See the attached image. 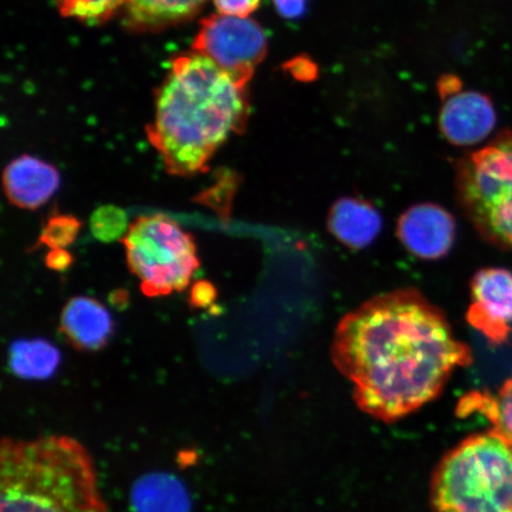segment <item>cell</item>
<instances>
[{
  "label": "cell",
  "mask_w": 512,
  "mask_h": 512,
  "mask_svg": "<svg viewBox=\"0 0 512 512\" xmlns=\"http://www.w3.org/2000/svg\"><path fill=\"white\" fill-rule=\"evenodd\" d=\"M126 0H56L61 14L89 23L104 22Z\"/></svg>",
  "instance_id": "e0dca14e"
},
{
  "label": "cell",
  "mask_w": 512,
  "mask_h": 512,
  "mask_svg": "<svg viewBox=\"0 0 512 512\" xmlns=\"http://www.w3.org/2000/svg\"><path fill=\"white\" fill-rule=\"evenodd\" d=\"M91 227L95 238L101 241L123 239L128 230L126 214L115 207L99 208L92 216Z\"/></svg>",
  "instance_id": "d6986e66"
},
{
  "label": "cell",
  "mask_w": 512,
  "mask_h": 512,
  "mask_svg": "<svg viewBox=\"0 0 512 512\" xmlns=\"http://www.w3.org/2000/svg\"><path fill=\"white\" fill-rule=\"evenodd\" d=\"M0 512H108L92 454L69 435L4 438Z\"/></svg>",
  "instance_id": "3957f363"
},
{
  "label": "cell",
  "mask_w": 512,
  "mask_h": 512,
  "mask_svg": "<svg viewBox=\"0 0 512 512\" xmlns=\"http://www.w3.org/2000/svg\"><path fill=\"white\" fill-rule=\"evenodd\" d=\"M217 298L216 287L207 280L197 281L191 287L190 304L197 309H206L213 305Z\"/></svg>",
  "instance_id": "44dd1931"
},
{
  "label": "cell",
  "mask_w": 512,
  "mask_h": 512,
  "mask_svg": "<svg viewBox=\"0 0 512 512\" xmlns=\"http://www.w3.org/2000/svg\"><path fill=\"white\" fill-rule=\"evenodd\" d=\"M192 48L246 88L267 53L264 29L252 19L226 15L204 18Z\"/></svg>",
  "instance_id": "52a82bcc"
},
{
  "label": "cell",
  "mask_w": 512,
  "mask_h": 512,
  "mask_svg": "<svg viewBox=\"0 0 512 512\" xmlns=\"http://www.w3.org/2000/svg\"><path fill=\"white\" fill-rule=\"evenodd\" d=\"M434 512H512V446L492 431L470 435L439 463Z\"/></svg>",
  "instance_id": "277c9868"
},
{
  "label": "cell",
  "mask_w": 512,
  "mask_h": 512,
  "mask_svg": "<svg viewBox=\"0 0 512 512\" xmlns=\"http://www.w3.org/2000/svg\"><path fill=\"white\" fill-rule=\"evenodd\" d=\"M286 69L300 81H312L317 76V67L306 57H297L286 64Z\"/></svg>",
  "instance_id": "7402d4cb"
},
{
  "label": "cell",
  "mask_w": 512,
  "mask_h": 512,
  "mask_svg": "<svg viewBox=\"0 0 512 512\" xmlns=\"http://www.w3.org/2000/svg\"><path fill=\"white\" fill-rule=\"evenodd\" d=\"M496 112L489 96L477 92L448 96L440 112L439 127L453 145L471 146L483 142L494 131Z\"/></svg>",
  "instance_id": "30bf717a"
},
{
  "label": "cell",
  "mask_w": 512,
  "mask_h": 512,
  "mask_svg": "<svg viewBox=\"0 0 512 512\" xmlns=\"http://www.w3.org/2000/svg\"><path fill=\"white\" fill-rule=\"evenodd\" d=\"M247 118L246 88L196 53L172 62L147 137L171 175L189 177L208 169L230 134L245 130Z\"/></svg>",
  "instance_id": "7a4b0ae2"
},
{
  "label": "cell",
  "mask_w": 512,
  "mask_h": 512,
  "mask_svg": "<svg viewBox=\"0 0 512 512\" xmlns=\"http://www.w3.org/2000/svg\"><path fill=\"white\" fill-rule=\"evenodd\" d=\"M60 360L59 350L46 339H21L10 348V369L22 379H48L59 367Z\"/></svg>",
  "instance_id": "9a60e30c"
},
{
  "label": "cell",
  "mask_w": 512,
  "mask_h": 512,
  "mask_svg": "<svg viewBox=\"0 0 512 512\" xmlns=\"http://www.w3.org/2000/svg\"><path fill=\"white\" fill-rule=\"evenodd\" d=\"M81 226L78 217L73 215L50 216L38 238L37 246H47L51 249L66 248L78 238Z\"/></svg>",
  "instance_id": "ac0fdd59"
},
{
  "label": "cell",
  "mask_w": 512,
  "mask_h": 512,
  "mask_svg": "<svg viewBox=\"0 0 512 512\" xmlns=\"http://www.w3.org/2000/svg\"><path fill=\"white\" fill-rule=\"evenodd\" d=\"M456 230V221L447 210L438 204L422 203L401 215L396 232L416 258L438 260L451 251Z\"/></svg>",
  "instance_id": "9c48e42d"
},
{
  "label": "cell",
  "mask_w": 512,
  "mask_h": 512,
  "mask_svg": "<svg viewBox=\"0 0 512 512\" xmlns=\"http://www.w3.org/2000/svg\"><path fill=\"white\" fill-rule=\"evenodd\" d=\"M460 207L485 241L512 252V131L458 160Z\"/></svg>",
  "instance_id": "5b68a950"
},
{
  "label": "cell",
  "mask_w": 512,
  "mask_h": 512,
  "mask_svg": "<svg viewBox=\"0 0 512 512\" xmlns=\"http://www.w3.org/2000/svg\"><path fill=\"white\" fill-rule=\"evenodd\" d=\"M60 330L75 349L96 351L110 341L113 320L110 312L98 300L75 297L63 307Z\"/></svg>",
  "instance_id": "7c38bea8"
},
{
  "label": "cell",
  "mask_w": 512,
  "mask_h": 512,
  "mask_svg": "<svg viewBox=\"0 0 512 512\" xmlns=\"http://www.w3.org/2000/svg\"><path fill=\"white\" fill-rule=\"evenodd\" d=\"M331 354L357 406L387 422L437 399L454 371L473 362L444 312L414 288L381 294L348 313Z\"/></svg>",
  "instance_id": "6da1fadb"
},
{
  "label": "cell",
  "mask_w": 512,
  "mask_h": 512,
  "mask_svg": "<svg viewBox=\"0 0 512 512\" xmlns=\"http://www.w3.org/2000/svg\"><path fill=\"white\" fill-rule=\"evenodd\" d=\"M73 256L66 248L51 249L46 258V265L50 270L62 272L72 266Z\"/></svg>",
  "instance_id": "cb8c5ba5"
},
{
  "label": "cell",
  "mask_w": 512,
  "mask_h": 512,
  "mask_svg": "<svg viewBox=\"0 0 512 512\" xmlns=\"http://www.w3.org/2000/svg\"><path fill=\"white\" fill-rule=\"evenodd\" d=\"M466 320L491 344L508 341L512 332V273L483 268L471 283V305Z\"/></svg>",
  "instance_id": "ba28073f"
},
{
  "label": "cell",
  "mask_w": 512,
  "mask_h": 512,
  "mask_svg": "<svg viewBox=\"0 0 512 512\" xmlns=\"http://www.w3.org/2000/svg\"><path fill=\"white\" fill-rule=\"evenodd\" d=\"M60 183V172L55 166L28 155L12 160L3 174L6 197L21 209L42 207L59 190Z\"/></svg>",
  "instance_id": "8fae6325"
},
{
  "label": "cell",
  "mask_w": 512,
  "mask_h": 512,
  "mask_svg": "<svg viewBox=\"0 0 512 512\" xmlns=\"http://www.w3.org/2000/svg\"><path fill=\"white\" fill-rule=\"evenodd\" d=\"M309 0H274L275 9L286 19H298L304 15Z\"/></svg>",
  "instance_id": "603a6c76"
},
{
  "label": "cell",
  "mask_w": 512,
  "mask_h": 512,
  "mask_svg": "<svg viewBox=\"0 0 512 512\" xmlns=\"http://www.w3.org/2000/svg\"><path fill=\"white\" fill-rule=\"evenodd\" d=\"M328 228L344 246L362 249L380 234L382 217L373 204L360 198L344 197L330 209Z\"/></svg>",
  "instance_id": "4fadbf2b"
},
{
  "label": "cell",
  "mask_w": 512,
  "mask_h": 512,
  "mask_svg": "<svg viewBox=\"0 0 512 512\" xmlns=\"http://www.w3.org/2000/svg\"><path fill=\"white\" fill-rule=\"evenodd\" d=\"M206 0H126L131 22L140 27H160L196 14Z\"/></svg>",
  "instance_id": "2e32d148"
},
{
  "label": "cell",
  "mask_w": 512,
  "mask_h": 512,
  "mask_svg": "<svg viewBox=\"0 0 512 512\" xmlns=\"http://www.w3.org/2000/svg\"><path fill=\"white\" fill-rule=\"evenodd\" d=\"M221 15L247 18L259 8L261 0H214Z\"/></svg>",
  "instance_id": "ffe728a7"
},
{
  "label": "cell",
  "mask_w": 512,
  "mask_h": 512,
  "mask_svg": "<svg viewBox=\"0 0 512 512\" xmlns=\"http://www.w3.org/2000/svg\"><path fill=\"white\" fill-rule=\"evenodd\" d=\"M462 89V82L456 76H445L439 81V92L443 98L457 94Z\"/></svg>",
  "instance_id": "d4e9b609"
},
{
  "label": "cell",
  "mask_w": 512,
  "mask_h": 512,
  "mask_svg": "<svg viewBox=\"0 0 512 512\" xmlns=\"http://www.w3.org/2000/svg\"><path fill=\"white\" fill-rule=\"evenodd\" d=\"M459 409L464 414H482L491 424L490 431L512 446V375L495 395L478 390L467 394Z\"/></svg>",
  "instance_id": "5bb4252c"
},
{
  "label": "cell",
  "mask_w": 512,
  "mask_h": 512,
  "mask_svg": "<svg viewBox=\"0 0 512 512\" xmlns=\"http://www.w3.org/2000/svg\"><path fill=\"white\" fill-rule=\"evenodd\" d=\"M121 241L147 297L183 291L200 267L191 235L164 215L139 217Z\"/></svg>",
  "instance_id": "8992f818"
}]
</instances>
